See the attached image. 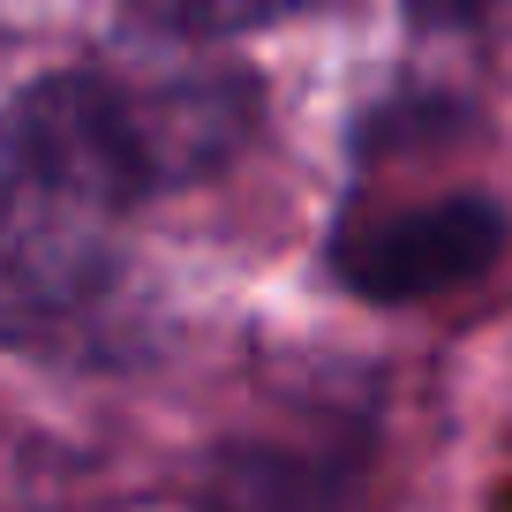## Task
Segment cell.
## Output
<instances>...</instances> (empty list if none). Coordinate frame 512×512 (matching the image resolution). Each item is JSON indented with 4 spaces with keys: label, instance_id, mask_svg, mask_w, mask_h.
<instances>
[{
    "label": "cell",
    "instance_id": "cell-1",
    "mask_svg": "<svg viewBox=\"0 0 512 512\" xmlns=\"http://www.w3.org/2000/svg\"><path fill=\"white\" fill-rule=\"evenodd\" d=\"M144 196V151L98 76H53L0 113V347L91 332Z\"/></svg>",
    "mask_w": 512,
    "mask_h": 512
},
{
    "label": "cell",
    "instance_id": "cell-2",
    "mask_svg": "<svg viewBox=\"0 0 512 512\" xmlns=\"http://www.w3.org/2000/svg\"><path fill=\"white\" fill-rule=\"evenodd\" d=\"M91 76L106 83L113 113L128 121V136L144 151L151 189L211 174L256 121V83L234 61L196 53V46H151L113 68H91Z\"/></svg>",
    "mask_w": 512,
    "mask_h": 512
},
{
    "label": "cell",
    "instance_id": "cell-3",
    "mask_svg": "<svg viewBox=\"0 0 512 512\" xmlns=\"http://www.w3.org/2000/svg\"><path fill=\"white\" fill-rule=\"evenodd\" d=\"M505 249V211L490 196H422V204L354 211L332 234V264L369 302H422L482 279Z\"/></svg>",
    "mask_w": 512,
    "mask_h": 512
},
{
    "label": "cell",
    "instance_id": "cell-4",
    "mask_svg": "<svg viewBox=\"0 0 512 512\" xmlns=\"http://www.w3.org/2000/svg\"><path fill=\"white\" fill-rule=\"evenodd\" d=\"M204 512H347V467L332 452L234 445L204 482Z\"/></svg>",
    "mask_w": 512,
    "mask_h": 512
},
{
    "label": "cell",
    "instance_id": "cell-5",
    "mask_svg": "<svg viewBox=\"0 0 512 512\" xmlns=\"http://www.w3.org/2000/svg\"><path fill=\"white\" fill-rule=\"evenodd\" d=\"M159 31L174 38H226V31H249V23H279V16H302L317 0H136Z\"/></svg>",
    "mask_w": 512,
    "mask_h": 512
},
{
    "label": "cell",
    "instance_id": "cell-6",
    "mask_svg": "<svg viewBox=\"0 0 512 512\" xmlns=\"http://www.w3.org/2000/svg\"><path fill=\"white\" fill-rule=\"evenodd\" d=\"M415 16L437 31H505L512 0H415Z\"/></svg>",
    "mask_w": 512,
    "mask_h": 512
}]
</instances>
